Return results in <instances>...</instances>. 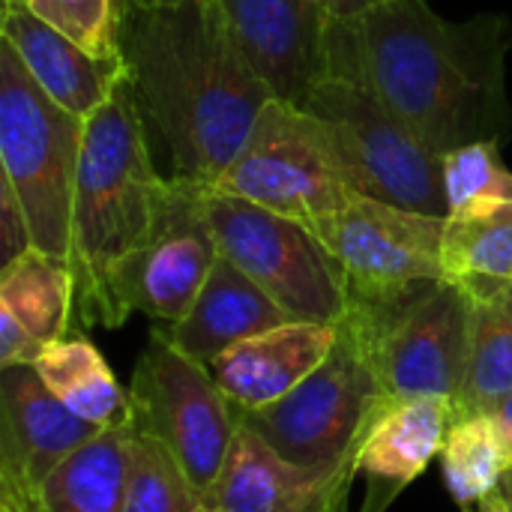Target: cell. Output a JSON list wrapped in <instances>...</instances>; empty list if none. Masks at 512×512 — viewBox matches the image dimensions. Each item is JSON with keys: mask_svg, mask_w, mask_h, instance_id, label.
<instances>
[{"mask_svg": "<svg viewBox=\"0 0 512 512\" xmlns=\"http://www.w3.org/2000/svg\"><path fill=\"white\" fill-rule=\"evenodd\" d=\"M459 411L447 399L390 402L357 450V474L366 480L360 512H387L393 501L441 456Z\"/></svg>", "mask_w": 512, "mask_h": 512, "instance_id": "e0dca14e", "label": "cell"}, {"mask_svg": "<svg viewBox=\"0 0 512 512\" xmlns=\"http://www.w3.org/2000/svg\"><path fill=\"white\" fill-rule=\"evenodd\" d=\"M99 432L75 417L30 363L0 369V492L33 501L42 483Z\"/></svg>", "mask_w": 512, "mask_h": 512, "instance_id": "5bb4252c", "label": "cell"}, {"mask_svg": "<svg viewBox=\"0 0 512 512\" xmlns=\"http://www.w3.org/2000/svg\"><path fill=\"white\" fill-rule=\"evenodd\" d=\"M468 512H507V510H504V504H501V501H498V495H495V498L483 501L480 507H474V510H468Z\"/></svg>", "mask_w": 512, "mask_h": 512, "instance_id": "836d02e7", "label": "cell"}, {"mask_svg": "<svg viewBox=\"0 0 512 512\" xmlns=\"http://www.w3.org/2000/svg\"><path fill=\"white\" fill-rule=\"evenodd\" d=\"M120 54L171 177L210 189L273 96L237 45L219 0L123 3Z\"/></svg>", "mask_w": 512, "mask_h": 512, "instance_id": "7a4b0ae2", "label": "cell"}, {"mask_svg": "<svg viewBox=\"0 0 512 512\" xmlns=\"http://www.w3.org/2000/svg\"><path fill=\"white\" fill-rule=\"evenodd\" d=\"M84 123L45 96L18 54L0 45V174L27 213L33 249L63 261L72 255Z\"/></svg>", "mask_w": 512, "mask_h": 512, "instance_id": "5b68a950", "label": "cell"}, {"mask_svg": "<svg viewBox=\"0 0 512 512\" xmlns=\"http://www.w3.org/2000/svg\"><path fill=\"white\" fill-rule=\"evenodd\" d=\"M510 48L507 15L450 21L426 0H381L333 21L330 75L366 84L429 150L444 156L512 135Z\"/></svg>", "mask_w": 512, "mask_h": 512, "instance_id": "6da1fadb", "label": "cell"}, {"mask_svg": "<svg viewBox=\"0 0 512 512\" xmlns=\"http://www.w3.org/2000/svg\"><path fill=\"white\" fill-rule=\"evenodd\" d=\"M360 312L375 321V357L387 399H447L459 411L471 360L474 297L444 279L405 306Z\"/></svg>", "mask_w": 512, "mask_h": 512, "instance_id": "8fae6325", "label": "cell"}, {"mask_svg": "<svg viewBox=\"0 0 512 512\" xmlns=\"http://www.w3.org/2000/svg\"><path fill=\"white\" fill-rule=\"evenodd\" d=\"M42 21L75 39L96 57H120V21L126 0H24Z\"/></svg>", "mask_w": 512, "mask_h": 512, "instance_id": "83f0119b", "label": "cell"}, {"mask_svg": "<svg viewBox=\"0 0 512 512\" xmlns=\"http://www.w3.org/2000/svg\"><path fill=\"white\" fill-rule=\"evenodd\" d=\"M441 468L447 492L462 510H474L498 495L512 468V453L492 411L456 417L441 450Z\"/></svg>", "mask_w": 512, "mask_h": 512, "instance_id": "d4e9b609", "label": "cell"}, {"mask_svg": "<svg viewBox=\"0 0 512 512\" xmlns=\"http://www.w3.org/2000/svg\"><path fill=\"white\" fill-rule=\"evenodd\" d=\"M447 219L387 204L369 195L309 222L312 234L339 264L348 309L387 312L444 282Z\"/></svg>", "mask_w": 512, "mask_h": 512, "instance_id": "52a82bcc", "label": "cell"}, {"mask_svg": "<svg viewBox=\"0 0 512 512\" xmlns=\"http://www.w3.org/2000/svg\"><path fill=\"white\" fill-rule=\"evenodd\" d=\"M3 42L18 54L33 81L69 114L87 120L129 78L126 60L96 57L75 39L42 21L24 0H3Z\"/></svg>", "mask_w": 512, "mask_h": 512, "instance_id": "2e32d148", "label": "cell"}, {"mask_svg": "<svg viewBox=\"0 0 512 512\" xmlns=\"http://www.w3.org/2000/svg\"><path fill=\"white\" fill-rule=\"evenodd\" d=\"M492 414H495V420H498V426H501V432L507 438V447H510L512 453V396L507 402H501Z\"/></svg>", "mask_w": 512, "mask_h": 512, "instance_id": "4dcf8cb0", "label": "cell"}, {"mask_svg": "<svg viewBox=\"0 0 512 512\" xmlns=\"http://www.w3.org/2000/svg\"><path fill=\"white\" fill-rule=\"evenodd\" d=\"M132 423H117L75 450L36 492V512H123Z\"/></svg>", "mask_w": 512, "mask_h": 512, "instance_id": "ffe728a7", "label": "cell"}, {"mask_svg": "<svg viewBox=\"0 0 512 512\" xmlns=\"http://www.w3.org/2000/svg\"><path fill=\"white\" fill-rule=\"evenodd\" d=\"M129 423L162 444L204 498L240 432V411L207 363L183 354L165 330H153L132 372Z\"/></svg>", "mask_w": 512, "mask_h": 512, "instance_id": "ba28073f", "label": "cell"}, {"mask_svg": "<svg viewBox=\"0 0 512 512\" xmlns=\"http://www.w3.org/2000/svg\"><path fill=\"white\" fill-rule=\"evenodd\" d=\"M27 249H33V234L27 213L12 189V183L0 174V264H12Z\"/></svg>", "mask_w": 512, "mask_h": 512, "instance_id": "f1b7e54d", "label": "cell"}, {"mask_svg": "<svg viewBox=\"0 0 512 512\" xmlns=\"http://www.w3.org/2000/svg\"><path fill=\"white\" fill-rule=\"evenodd\" d=\"M288 321V312L261 285L219 255L192 309L165 333L192 360L213 363L234 345Z\"/></svg>", "mask_w": 512, "mask_h": 512, "instance_id": "d6986e66", "label": "cell"}, {"mask_svg": "<svg viewBox=\"0 0 512 512\" xmlns=\"http://www.w3.org/2000/svg\"><path fill=\"white\" fill-rule=\"evenodd\" d=\"M387 405L375 357V321L348 309L327 360L285 399L240 414V426L288 462L336 468L357 462L366 432Z\"/></svg>", "mask_w": 512, "mask_h": 512, "instance_id": "277c9868", "label": "cell"}, {"mask_svg": "<svg viewBox=\"0 0 512 512\" xmlns=\"http://www.w3.org/2000/svg\"><path fill=\"white\" fill-rule=\"evenodd\" d=\"M375 3H381V0H336L333 9H336V18H351V15H357V12H363V9H369Z\"/></svg>", "mask_w": 512, "mask_h": 512, "instance_id": "1f68e13d", "label": "cell"}, {"mask_svg": "<svg viewBox=\"0 0 512 512\" xmlns=\"http://www.w3.org/2000/svg\"><path fill=\"white\" fill-rule=\"evenodd\" d=\"M336 339L339 324L288 321L234 345L207 366L240 414L261 411L300 387L327 360Z\"/></svg>", "mask_w": 512, "mask_h": 512, "instance_id": "ac0fdd59", "label": "cell"}, {"mask_svg": "<svg viewBox=\"0 0 512 512\" xmlns=\"http://www.w3.org/2000/svg\"><path fill=\"white\" fill-rule=\"evenodd\" d=\"M357 462L309 468L288 462L240 426L228 459L204 492V512H345Z\"/></svg>", "mask_w": 512, "mask_h": 512, "instance_id": "9a60e30c", "label": "cell"}, {"mask_svg": "<svg viewBox=\"0 0 512 512\" xmlns=\"http://www.w3.org/2000/svg\"><path fill=\"white\" fill-rule=\"evenodd\" d=\"M252 69L276 99L303 105L330 75L333 15L321 0H219Z\"/></svg>", "mask_w": 512, "mask_h": 512, "instance_id": "4fadbf2b", "label": "cell"}, {"mask_svg": "<svg viewBox=\"0 0 512 512\" xmlns=\"http://www.w3.org/2000/svg\"><path fill=\"white\" fill-rule=\"evenodd\" d=\"M144 126L129 78L84 123L69 255L81 330L123 327L111 297L114 273L156 234L171 204L174 180L156 171Z\"/></svg>", "mask_w": 512, "mask_h": 512, "instance_id": "3957f363", "label": "cell"}, {"mask_svg": "<svg viewBox=\"0 0 512 512\" xmlns=\"http://www.w3.org/2000/svg\"><path fill=\"white\" fill-rule=\"evenodd\" d=\"M498 501L504 504V510L512 512V468L504 474L501 480V489H498Z\"/></svg>", "mask_w": 512, "mask_h": 512, "instance_id": "d6a6232c", "label": "cell"}, {"mask_svg": "<svg viewBox=\"0 0 512 512\" xmlns=\"http://www.w3.org/2000/svg\"><path fill=\"white\" fill-rule=\"evenodd\" d=\"M171 180L174 189L162 225L114 273L111 297L120 324L132 312L177 324L192 309L219 258L207 216V189L180 177Z\"/></svg>", "mask_w": 512, "mask_h": 512, "instance_id": "7c38bea8", "label": "cell"}, {"mask_svg": "<svg viewBox=\"0 0 512 512\" xmlns=\"http://www.w3.org/2000/svg\"><path fill=\"white\" fill-rule=\"evenodd\" d=\"M468 294L474 297L471 360L459 417L495 411L512 396V285Z\"/></svg>", "mask_w": 512, "mask_h": 512, "instance_id": "cb8c5ba5", "label": "cell"}, {"mask_svg": "<svg viewBox=\"0 0 512 512\" xmlns=\"http://www.w3.org/2000/svg\"><path fill=\"white\" fill-rule=\"evenodd\" d=\"M0 312L12 315L42 348L66 339L75 324L72 264L27 249L0 270Z\"/></svg>", "mask_w": 512, "mask_h": 512, "instance_id": "7402d4cb", "label": "cell"}, {"mask_svg": "<svg viewBox=\"0 0 512 512\" xmlns=\"http://www.w3.org/2000/svg\"><path fill=\"white\" fill-rule=\"evenodd\" d=\"M444 192L450 213L483 201H512V171L501 141H474L444 153Z\"/></svg>", "mask_w": 512, "mask_h": 512, "instance_id": "4316f807", "label": "cell"}, {"mask_svg": "<svg viewBox=\"0 0 512 512\" xmlns=\"http://www.w3.org/2000/svg\"><path fill=\"white\" fill-rule=\"evenodd\" d=\"M123 512H204V501L177 459L153 438L132 429Z\"/></svg>", "mask_w": 512, "mask_h": 512, "instance_id": "484cf974", "label": "cell"}, {"mask_svg": "<svg viewBox=\"0 0 512 512\" xmlns=\"http://www.w3.org/2000/svg\"><path fill=\"white\" fill-rule=\"evenodd\" d=\"M444 276L465 291L512 285V201H483L447 216Z\"/></svg>", "mask_w": 512, "mask_h": 512, "instance_id": "603a6c76", "label": "cell"}, {"mask_svg": "<svg viewBox=\"0 0 512 512\" xmlns=\"http://www.w3.org/2000/svg\"><path fill=\"white\" fill-rule=\"evenodd\" d=\"M324 129L360 195L429 216H450L444 156L429 150L366 84L327 75L300 105Z\"/></svg>", "mask_w": 512, "mask_h": 512, "instance_id": "8992f818", "label": "cell"}, {"mask_svg": "<svg viewBox=\"0 0 512 512\" xmlns=\"http://www.w3.org/2000/svg\"><path fill=\"white\" fill-rule=\"evenodd\" d=\"M42 354V345L6 312H0V369L3 366H21Z\"/></svg>", "mask_w": 512, "mask_h": 512, "instance_id": "f546056e", "label": "cell"}, {"mask_svg": "<svg viewBox=\"0 0 512 512\" xmlns=\"http://www.w3.org/2000/svg\"><path fill=\"white\" fill-rule=\"evenodd\" d=\"M42 384L81 420L108 429L129 420V390H123L102 351L84 336H66L42 348L33 360Z\"/></svg>", "mask_w": 512, "mask_h": 512, "instance_id": "44dd1931", "label": "cell"}, {"mask_svg": "<svg viewBox=\"0 0 512 512\" xmlns=\"http://www.w3.org/2000/svg\"><path fill=\"white\" fill-rule=\"evenodd\" d=\"M138 3H168V0H138Z\"/></svg>", "mask_w": 512, "mask_h": 512, "instance_id": "e575fe53", "label": "cell"}, {"mask_svg": "<svg viewBox=\"0 0 512 512\" xmlns=\"http://www.w3.org/2000/svg\"><path fill=\"white\" fill-rule=\"evenodd\" d=\"M207 216L219 255L261 285L291 321L339 324L348 315L339 264L306 222L210 189Z\"/></svg>", "mask_w": 512, "mask_h": 512, "instance_id": "9c48e42d", "label": "cell"}, {"mask_svg": "<svg viewBox=\"0 0 512 512\" xmlns=\"http://www.w3.org/2000/svg\"><path fill=\"white\" fill-rule=\"evenodd\" d=\"M210 192L261 204L306 225L360 195L321 123L285 99L264 105L246 144Z\"/></svg>", "mask_w": 512, "mask_h": 512, "instance_id": "30bf717a", "label": "cell"}]
</instances>
